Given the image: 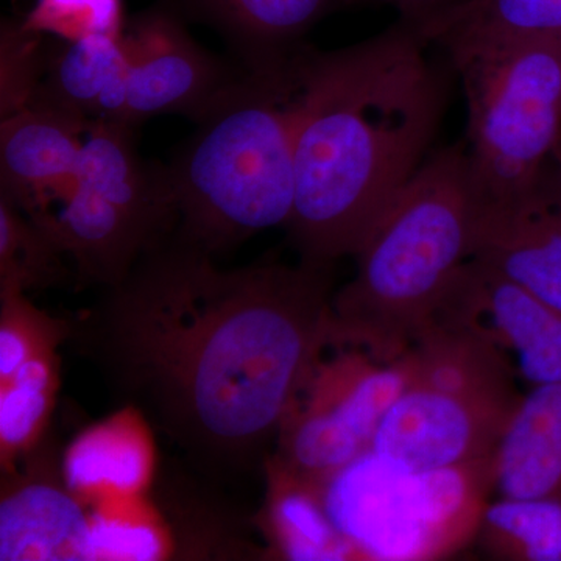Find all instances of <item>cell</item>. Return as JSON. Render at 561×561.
I'll return each instance as SVG.
<instances>
[{"label": "cell", "mask_w": 561, "mask_h": 561, "mask_svg": "<svg viewBox=\"0 0 561 561\" xmlns=\"http://www.w3.org/2000/svg\"><path fill=\"white\" fill-rule=\"evenodd\" d=\"M175 234L103 289L68 342L210 474L253 467L330 342L331 265L224 271Z\"/></svg>", "instance_id": "cell-1"}, {"label": "cell", "mask_w": 561, "mask_h": 561, "mask_svg": "<svg viewBox=\"0 0 561 561\" xmlns=\"http://www.w3.org/2000/svg\"><path fill=\"white\" fill-rule=\"evenodd\" d=\"M411 22L335 51L306 47L286 228L300 261L354 256L430 158L448 80Z\"/></svg>", "instance_id": "cell-2"}, {"label": "cell", "mask_w": 561, "mask_h": 561, "mask_svg": "<svg viewBox=\"0 0 561 561\" xmlns=\"http://www.w3.org/2000/svg\"><path fill=\"white\" fill-rule=\"evenodd\" d=\"M478 220L465 142L430 154L354 254V278L332 295L328 345L382 362L404 356L471 260Z\"/></svg>", "instance_id": "cell-3"}, {"label": "cell", "mask_w": 561, "mask_h": 561, "mask_svg": "<svg viewBox=\"0 0 561 561\" xmlns=\"http://www.w3.org/2000/svg\"><path fill=\"white\" fill-rule=\"evenodd\" d=\"M306 47L276 76L247 72L169 162L181 241L216 257L256 232L286 227Z\"/></svg>", "instance_id": "cell-4"}, {"label": "cell", "mask_w": 561, "mask_h": 561, "mask_svg": "<svg viewBox=\"0 0 561 561\" xmlns=\"http://www.w3.org/2000/svg\"><path fill=\"white\" fill-rule=\"evenodd\" d=\"M463 84L468 169L479 206L530 190L561 149V36L445 47Z\"/></svg>", "instance_id": "cell-5"}, {"label": "cell", "mask_w": 561, "mask_h": 561, "mask_svg": "<svg viewBox=\"0 0 561 561\" xmlns=\"http://www.w3.org/2000/svg\"><path fill=\"white\" fill-rule=\"evenodd\" d=\"M319 489L357 560L443 559L476 538L493 494L491 459L412 471L367 451Z\"/></svg>", "instance_id": "cell-6"}, {"label": "cell", "mask_w": 561, "mask_h": 561, "mask_svg": "<svg viewBox=\"0 0 561 561\" xmlns=\"http://www.w3.org/2000/svg\"><path fill=\"white\" fill-rule=\"evenodd\" d=\"M321 356L280 426L272 457L316 485L370 449L383 416L411 383L404 356L382 362L348 348L334 360Z\"/></svg>", "instance_id": "cell-7"}, {"label": "cell", "mask_w": 561, "mask_h": 561, "mask_svg": "<svg viewBox=\"0 0 561 561\" xmlns=\"http://www.w3.org/2000/svg\"><path fill=\"white\" fill-rule=\"evenodd\" d=\"M184 24L158 2L125 27L130 62L117 121L139 127L150 117L180 114L197 122L247 76L203 49Z\"/></svg>", "instance_id": "cell-8"}, {"label": "cell", "mask_w": 561, "mask_h": 561, "mask_svg": "<svg viewBox=\"0 0 561 561\" xmlns=\"http://www.w3.org/2000/svg\"><path fill=\"white\" fill-rule=\"evenodd\" d=\"M435 324L486 339L530 387L561 382V312L482 262L463 265Z\"/></svg>", "instance_id": "cell-9"}, {"label": "cell", "mask_w": 561, "mask_h": 561, "mask_svg": "<svg viewBox=\"0 0 561 561\" xmlns=\"http://www.w3.org/2000/svg\"><path fill=\"white\" fill-rule=\"evenodd\" d=\"M512 411L409 383L383 416L368 451L412 471L468 467L493 457Z\"/></svg>", "instance_id": "cell-10"}, {"label": "cell", "mask_w": 561, "mask_h": 561, "mask_svg": "<svg viewBox=\"0 0 561 561\" xmlns=\"http://www.w3.org/2000/svg\"><path fill=\"white\" fill-rule=\"evenodd\" d=\"M2 479L0 560H94V516L62 478L47 438Z\"/></svg>", "instance_id": "cell-11"}, {"label": "cell", "mask_w": 561, "mask_h": 561, "mask_svg": "<svg viewBox=\"0 0 561 561\" xmlns=\"http://www.w3.org/2000/svg\"><path fill=\"white\" fill-rule=\"evenodd\" d=\"M471 260L561 312V149L529 191L479 206Z\"/></svg>", "instance_id": "cell-12"}, {"label": "cell", "mask_w": 561, "mask_h": 561, "mask_svg": "<svg viewBox=\"0 0 561 561\" xmlns=\"http://www.w3.org/2000/svg\"><path fill=\"white\" fill-rule=\"evenodd\" d=\"M92 121L50 108L16 111L0 122V198L33 217L68 201Z\"/></svg>", "instance_id": "cell-13"}, {"label": "cell", "mask_w": 561, "mask_h": 561, "mask_svg": "<svg viewBox=\"0 0 561 561\" xmlns=\"http://www.w3.org/2000/svg\"><path fill=\"white\" fill-rule=\"evenodd\" d=\"M184 22L208 25L230 46L238 65L271 77L294 65L302 39L346 0H160Z\"/></svg>", "instance_id": "cell-14"}, {"label": "cell", "mask_w": 561, "mask_h": 561, "mask_svg": "<svg viewBox=\"0 0 561 561\" xmlns=\"http://www.w3.org/2000/svg\"><path fill=\"white\" fill-rule=\"evenodd\" d=\"M493 494H561V382L530 387L505 423L491 457Z\"/></svg>", "instance_id": "cell-15"}, {"label": "cell", "mask_w": 561, "mask_h": 561, "mask_svg": "<svg viewBox=\"0 0 561 561\" xmlns=\"http://www.w3.org/2000/svg\"><path fill=\"white\" fill-rule=\"evenodd\" d=\"M128 62L130 47L125 32L50 46L43 80L28 106L88 121H117L124 106Z\"/></svg>", "instance_id": "cell-16"}, {"label": "cell", "mask_w": 561, "mask_h": 561, "mask_svg": "<svg viewBox=\"0 0 561 561\" xmlns=\"http://www.w3.org/2000/svg\"><path fill=\"white\" fill-rule=\"evenodd\" d=\"M411 383L513 409L522 397L511 360L493 343L461 328L435 324L404 354Z\"/></svg>", "instance_id": "cell-17"}, {"label": "cell", "mask_w": 561, "mask_h": 561, "mask_svg": "<svg viewBox=\"0 0 561 561\" xmlns=\"http://www.w3.org/2000/svg\"><path fill=\"white\" fill-rule=\"evenodd\" d=\"M265 530L273 549L286 560H357L353 548L328 516L319 485L267 461Z\"/></svg>", "instance_id": "cell-18"}, {"label": "cell", "mask_w": 561, "mask_h": 561, "mask_svg": "<svg viewBox=\"0 0 561 561\" xmlns=\"http://www.w3.org/2000/svg\"><path fill=\"white\" fill-rule=\"evenodd\" d=\"M430 44L561 36V0H459L415 25Z\"/></svg>", "instance_id": "cell-19"}, {"label": "cell", "mask_w": 561, "mask_h": 561, "mask_svg": "<svg viewBox=\"0 0 561 561\" xmlns=\"http://www.w3.org/2000/svg\"><path fill=\"white\" fill-rule=\"evenodd\" d=\"M58 348L47 350L0 381V467L13 471L44 440L57 404Z\"/></svg>", "instance_id": "cell-20"}, {"label": "cell", "mask_w": 561, "mask_h": 561, "mask_svg": "<svg viewBox=\"0 0 561 561\" xmlns=\"http://www.w3.org/2000/svg\"><path fill=\"white\" fill-rule=\"evenodd\" d=\"M474 540L494 560L561 561V494L494 497Z\"/></svg>", "instance_id": "cell-21"}, {"label": "cell", "mask_w": 561, "mask_h": 561, "mask_svg": "<svg viewBox=\"0 0 561 561\" xmlns=\"http://www.w3.org/2000/svg\"><path fill=\"white\" fill-rule=\"evenodd\" d=\"M69 276L66 256L49 236L0 198V291L46 289Z\"/></svg>", "instance_id": "cell-22"}, {"label": "cell", "mask_w": 561, "mask_h": 561, "mask_svg": "<svg viewBox=\"0 0 561 561\" xmlns=\"http://www.w3.org/2000/svg\"><path fill=\"white\" fill-rule=\"evenodd\" d=\"M69 321L35 308L25 291H0V381L47 350L68 342Z\"/></svg>", "instance_id": "cell-23"}, {"label": "cell", "mask_w": 561, "mask_h": 561, "mask_svg": "<svg viewBox=\"0 0 561 561\" xmlns=\"http://www.w3.org/2000/svg\"><path fill=\"white\" fill-rule=\"evenodd\" d=\"M22 27L73 43L125 31L122 0H36Z\"/></svg>", "instance_id": "cell-24"}, {"label": "cell", "mask_w": 561, "mask_h": 561, "mask_svg": "<svg viewBox=\"0 0 561 561\" xmlns=\"http://www.w3.org/2000/svg\"><path fill=\"white\" fill-rule=\"evenodd\" d=\"M50 47V46H49ZM49 47L43 35L3 22L0 33V114L27 108L46 70Z\"/></svg>", "instance_id": "cell-25"}, {"label": "cell", "mask_w": 561, "mask_h": 561, "mask_svg": "<svg viewBox=\"0 0 561 561\" xmlns=\"http://www.w3.org/2000/svg\"><path fill=\"white\" fill-rule=\"evenodd\" d=\"M379 2L400 11L401 20L413 25L423 24L443 11L448 10L459 0H346V3Z\"/></svg>", "instance_id": "cell-26"}]
</instances>
